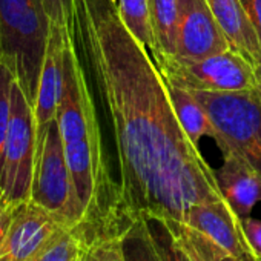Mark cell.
Instances as JSON below:
<instances>
[{"label":"cell","mask_w":261,"mask_h":261,"mask_svg":"<svg viewBox=\"0 0 261 261\" xmlns=\"http://www.w3.org/2000/svg\"><path fill=\"white\" fill-rule=\"evenodd\" d=\"M246 8H247V13L253 22V27L256 30V34H258V39H259V45H261V0H243ZM259 82H261V68L258 69L256 72Z\"/></svg>","instance_id":"25"},{"label":"cell","mask_w":261,"mask_h":261,"mask_svg":"<svg viewBox=\"0 0 261 261\" xmlns=\"http://www.w3.org/2000/svg\"><path fill=\"white\" fill-rule=\"evenodd\" d=\"M247 241L258 258H261V220L249 217L243 221Z\"/></svg>","instance_id":"24"},{"label":"cell","mask_w":261,"mask_h":261,"mask_svg":"<svg viewBox=\"0 0 261 261\" xmlns=\"http://www.w3.org/2000/svg\"><path fill=\"white\" fill-rule=\"evenodd\" d=\"M223 198L244 221L252 217L256 203L261 201V175L244 160L233 154H224L223 165L215 171Z\"/></svg>","instance_id":"11"},{"label":"cell","mask_w":261,"mask_h":261,"mask_svg":"<svg viewBox=\"0 0 261 261\" xmlns=\"http://www.w3.org/2000/svg\"><path fill=\"white\" fill-rule=\"evenodd\" d=\"M86 230V241L80 261H124L120 235L124 227H88L82 224Z\"/></svg>","instance_id":"16"},{"label":"cell","mask_w":261,"mask_h":261,"mask_svg":"<svg viewBox=\"0 0 261 261\" xmlns=\"http://www.w3.org/2000/svg\"><path fill=\"white\" fill-rule=\"evenodd\" d=\"M124 261H162L145 218H134L120 235Z\"/></svg>","instance_id":"18"},{"label":"cell","mask_w":261,"mask_h":261,"mask_svg":"<svg viewBox=\"0 0 261 261\" xmlns=\"http://www.w3.org/2000/svg\"><path fill=\"white\" fill-rule=\"evenodd\" d=\"M183 223L207 235L240 261H261L247 241L241 218L224 198L192 206Z\"/></svg>","instance_id":"9"},{"label":"cell","mask_w":261,"mask_h":261,"mask_svg":"<svg viewBox=\"0 0 261 261\" xmlns=\"http://www.w3.org/2000/svg\"><path fill=\"white\" fill-rule=\"evenodd\" d=\"M31 200L69 226L80 224L82 221L62 134L56 118L49 123L43 143L36 154Z\"/></svg>","instance_id":"6"},{"label":"cell","mask_w":261,"mask_h":261,"mask_svg":"<svg viewBox=\"0 0 261 261\" xmlns=\"http://www.w3.org/2000/svg\"><path fill=\"white\" fill-rule=\"evenodd\" d=\"M169 92L177 118L188 137L198 145L203 137H214V124L192 91L169 85Z\"/></svg>","instance_id":"13"},{"label":"cell","mask_w":261,"mask_h":261,"mask_svg":"<svg viewBox=\"0 0 261 261\" xmlns=\"http://www.w3.org/2000/svg\"><path fill=\"white\" fill-rule=\"evenodd\" d=\"M256 91H258V95H259V98H261V82L258 83V86H256Z\"/></svg>","instance_id":"27"},{"label":"cell","mask_w":261,"mask_h":261,"mask_svg":"<svg viewBox=\"0 0 261 261\" xmlns=\"http://www.w3.org/2000/svg\"><path fill=\"white\" fill-rule=\"evenodd\" d=\"M72 36L69 31L51 25L49 43L46 48V56L43 60V68L40 72L37 97L34 103V118H36V140L37 151L43 143L45 133L49 123L57 115V108L63 88V71H65V45L66 39ZM36 151V154H37Z\"/></svg>","instance_id":"10"},{"label":"cell","mask_w":261,"mask_h":261,"mask_svg":"<svg viewBox=\"0 0 261 261\" xmlns=\"http://www.w3.org/2000/svg\"><path fill=\"white\" fill-rule=\"evenodd\" d=\"M168 224L192 261H240L203 232L181 221H168Z\"/></svg>","instance_id":"15"},{"label":"cell","mask_w":261,"mask_h":261,"mask_svg":"<svg viewBox=\"0 0 261 261\" xmlns=\"http://www.w3.org/2000/svg\"><path fill=\"white\" fill-rule=\"evenodd\" d=\"M230 49L206 0H180L177 57L197 60Z\"/></svg>","instance_id":"8"},{"label":"cell","mask_w":261,"mask_h":261,"mask_svg":"<svg viewBox=\"0 0 261 261\" xmlns=\"http://www.w3.org/2000/svg\"><path fill=\"white\" fill-rule=\"evenodd\" d=\"M74 37L114 134L120 195L130 218L185 221L221 200L215 169L183 130L169 83L123 23L117 0H74Z\"/></svg>","instance_id":"1"},{"label":"cell","mask_w":261,"mask_h":261,"mask_svg":"<svg viewBox=\"0 0 261 261\" xmlns=\"http://www.w3.org/2000/svg\"><path fill=\"white\" fill-rule=\"evenodd\" d=\"M86 241L82 224L65 226L31 261H80Z\"/></svg>","instance_id":"17"},{"label":"cell","mask_w":261,"mask_h":261,"mask_svg":"<svg viewBox=\"0 0 261 261\" xmlns=\"http://www.w3.org/2000/svg\"><path fill=\"white\" fill-rule=\"evenodd\" d=\"M151 240L162 261H192L177 241L171 226L162 218H145Z\"/></svg>","instance_id":"20"},{"label":"cell","mask_w":261,"mask_h":261,"mask_svg":"<svg viewBox=\"0 0 261 261\" xmlns=\"http://www.w3.org/2000/svg\"><path fill=\"white\" fill-rule=\"evenodd\" d=\"M118 14L139 42H142L151 53L155 51V37L151 25V13H149V0H118Z\"/></svg>","instance_id":"19"},{"label":"cell","mask_w":261,"mask_h":261,"mask_svg":"<svg viewBox=\"0 0 261 261\" xmlns=\"http://www.w3.org/2000/svg\"><path fill=\"white\" fill-rule=\"evenodd\" d=\"M13 211H14V204L10 203L4 197L2 191H0V255H4V249L7 244V238L13 220Z\"/></svg>","instance_id":"23"},{"label":"cell","mask_w":261,"mask_h":261,"mask_svg":"<svg viewBox=\"0 0 261 261\" xmlns=\"http://www.w3.org/2000/svg\"><path fill=\"white\" fill-rule=\"evenodd\" d=\"M223 30L230 49L241 54L258 72L261 68V45L243 0H206Z\"/></svg>","instance_id":"12"},{"label":"cell","mask_w":261,"mask_h":261,"mask_svg":"<svg viewBox=\"0 0 261 261\" xmlns=\"http://www.w3.org/2000/svg\"><path fill=\"white\" fill-rule=\"evenodd\" d=\"M51 20L42 0H0V62L34 108L49 43Z\"/></svg>","instance_id":"2"},{"label":"cell","mask_w":261,"mask_h":261,"mask_svg":"<svg viewBox=\"0 0 261 261\" xmlns=\"http://www.w3.org/2000/svg\"><path fill=\"white\" fill-rule=\"evenodd\" d=\"M36 151L34 108L28 101L20 85L14 80L11 95V121L4 149L2 169H0V191L13 204L31 200Z\"/></svg>","instance_id":"5"},{"label":"cell","mask_w":261,"mask_h":261,"mask_svg":"<svg viewBox=\"0 0 261 261\" xmlns=\"http://www.w3.org/2000/svg\"><path fill=\"white\" fill-rule=\"evenodd\" d=\"M0 261H14V259H13L10 255L5 253V255H0Z\"/></svg>","instance_id":"26"},{"label":"cell","mask_w":261,"mask_h":261,"mask_svg":"<svg viewBox=\"0 0 261 261\" xmlns=\"http://www.w3.org/2000/svg\"><path fill=\"white\" fill-rule=\"evenodd\" d=\"M14 80L16 79L10 68L4 62H0V169H2L4 149L11 121V95Z\"/></svg>","instance_id":"21"},{"label":"cell","mask_w":261,"mask_h":261,"mask_svg":"<svg viewBox=\"0 0 261 261\" xmlns=\"http://www.w3.org/2000/svg\"><path fill=\"white\" fill-rule=\"evenodd\" d=\"M65 226L69 224L33 200L14 204L4 255L31 261Z\"/></svg>","instance_id":"7"},{"label":"cell","mask_w":261,"mask_h":261,"mask_svg":"<svg viewBox=\"0 0 261 261\" xmlns=\"http://www.w3.org/2000/svg\"><path fill=\"white\" fill-rule=\"evenodd\" d=\"M204 106L214 140L223 154H233L261 175V98L256 88L238 92L192 91Z\"/></svg>","instance_id":"3"},{"label":"cell","mask_w":261,"mask_h":261,"mask_svg":"<svg viewBox=\"0 0 261 261\" xmlns=\"http://www.w3.org/2000/svg\"><path fill=\"white\" fill-rule=\"evenodd\" d=\"M154 60L169 85L188 91L238 92L255 89L259 83L255 68L233 49L197 60L177 56H160Z\"/></svg>","instance_id":"4"},{"label":"cell","mask_w":261,"mask_h":261,"mask_svg":"<svg viewBox=\"0 0 261 261\" xmlns=\"http://www.w3.org/2000/svg\"><path fill=\"white\" fill-rule=\"evenodd\" d=\"M51 25L69 31L74 36V0H42Z\"/></svg>","instance_id":"22"},{"label":"cell","mask_w":261,"mask_h":261,"mask_svg":"<svg viewBox=\"0 0 261 261\" xmlns=\"http://www.w3.org/2000/svg\"><path fill=\"white\" fill-rule=\"evenodd\" d=\"M149 13L157 45L152 57L175 56L180 23V0H149Z\"/></svg>","instance_id":"14"}]
</instances>
